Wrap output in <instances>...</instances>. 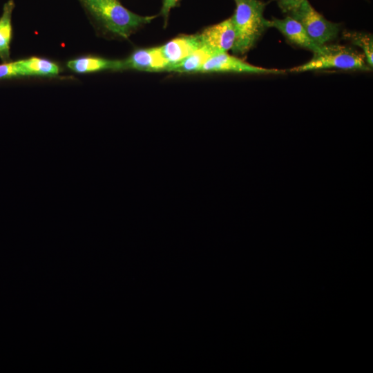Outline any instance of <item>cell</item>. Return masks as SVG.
<instances>
[{
    "mask_svg": "<svg viewBox=\"0 0 373 373\" xmlns=\"http://www.w3.org/2000/svg\"><path fill=\"white\" fill-rule=\"evenodd\" d=\"M236 9L231 17L236 33L231 48L235 55L247 53L270 28L269 20L264 17L265 3L260 0H233Z\"/></svg>",
    "mask_w": 373,
    "mask_h": 373,
    "instance_id": "6da1fadb",
    "label": "cell"
},
{
    "mask_svg": "<svg viewBox=\"0 0 373 373\" xmlns=\"http://www.w3.org/2000/svg\"><path fill=\"white\" fill-rule=\"evenodd\" d=\"M88 10L108 32L128 37L156 16H142L124 7L117 0H83Z\"/></svg>",
    "mask_w": 373,
    "mask_h": 373,
    "instance_id": "7a4b0ae2",
    "label": "cell"
},
{
    "mask_svg": "<svg viewBox=\"0 0 373 373\" xmlns=\"http://www.w3.org/2000/svg\"><path fill=\"white\" fill-rule=\"evenodd\" d=\"M329 68L365 71L372 69L363 54L353 48L333 44L321 46L309 61L293 67L288 71L301 73Z\"/></svg>",
    "mask_w": 373,
    "mask_h": 373,
    "instance_id": "3957f363",
    "label": "cell"
},
{
    "mask_svg": "<svg viewBox=\"0 0 373 373\" xmlns=\"http://www.w3.org/2000/svg\"><path fill=\"white\" fill-rule=\"evenodd\" d=\"M289 15L299 21L309 37L320 46L335 39L339 33L340 25L326 19L307 0Z\"/></svg>",
    "mask_w": 373,
    "mask_h": 373,
    "instance_id": "277c9868",
    "label": "cell"
},
{
    "mask_svg": "<svg viewBox=\"0 0 373 373\" xmlns=\"http://www.w3.org/2000/svg\"><path fill=\"white\" fill-rule=\"evenodd\" d=\"M287 71L277 68H267L251 65L227 52L219 53L209 58L200 73H237L249 74H282Z\"/></svg>",
    "mask_w": 373,
    "mask_h": 373,
    "instance_id": "5b68a950",
    "label": "cell"
},
{
    "mask_svg": "<svg viewBox=\"0 0 373 373\" xmlns=\"http://www.w3.org/2000/svg\"><path fill=\"white\" fill-rule=\"evenodd\" d=\"M203 46L216 54L231 50L236 33L231 17L204 28L198 34Z\"/></svg>",
    "mask_w": 373,
    "mask_h": 373,
    "instance_id": "8992f818",
    "label": "cell"
},
{
    "mask_svg": "<svg viewBox=\"0 0 373 373\" xmlns=\"http://www.w3.org/2000/svg\"><path fill=\"white\" fill-rule=\"evenodd\" d=\"M123 61L124 70L160 72L166 71L169 66L160 46L137 49Z\"/></svg>",
    "mask_w": 373,
    "mask_h": 373,
    "instance_id": "52a82bcc",
    "label": "cell"
},
{
    "mask_svg": "<svg viewBox=\"0 0 373 373\" xmlns=\"http://www.w3.org/2000/svg\"><path fill=\"white\" fill-rule=\"evenodd\" d=\"M269 26L276 28L289 42L301 48L313 52L320 48V46L309 37L301 23L289 15L284 19L274 18L269 20Z\"/></svg>",
    "mask_w": 373,
    "mask_h": 373,
    "instance_id": "ba28073f",
    "label": "cell"
},
{
    "mask_svg": "<svg viewBox=\"0 0 373 373\" xmlns=\"http://www.w3.org/2000/svg\"><path fill=\"white\" fill-rule=\"evenodd\" d=\"M202 46L199 35L197 34L178 36L160 47L169 68L180 62Z\"/></svg>",
    "mask_w": 373,
    "mask_h": 373,
    "instance_id": "9c48e42d",
    "label": "cell"
},
{
    "mask_svg": "<svg viewBox=\"0 0 373 373\" xmlns=\"http://www.w3.org/2000/svg\"><path fill=\"white\" fill-rule=\"evenodd\" d=\"M67 66L71 70L77 73L103 70H124L123 60H111L93 57H81L70 60L67 63Z\"/></svg>",
    "mask_w": 373,
    "mask_h": 373,
    "instance_id": "30bf717a",
    "label": "cell"
},
{
    "mask_svg": "<svg viewBox=\"0 0 373 373\" xmlns=\"http://www.w3.org/2000/svg\"><path fill=\"white\" fill-rule=\"evenodd\" d=\"M216 55L210 48L202 46L180 62L169 67L166 71L180 73H198L213 55Z\"/></svg>",
    "mask_w": 373,
    "mask_h": 373,
    "instance_id": "8fae6325",
    "label": "cell"
},
{
    "mask_svg": "<svg viewBox=\"0 0 373 373\" xmlns=\"http://www.w3.org/2000/svg\"><path fill=\"white\" fill-rule=\"evenodd\" d=\"M13 8L12 0L6 2L0 17V57L3 61H7L10 57V43L12 37L11 18Z\"/></svg>",
    "mask_w": 373,
    "mask_h": 373,
    "instance_id": "7c38bea8",
    "label": "cell"
},
{
    "mask_svg": "<svg viewBox=\"0 0 373 373\" xmlns=\"http://www.w3.org/2000/svg\"><path fill=\"white\" fill-rule=\"evenodd\" d=\"M19 64L23 76H55L59 72V68L56 64L42 58L30 57L19 60Z\"/></svg>",
    "mask_w": 373,
    "mask_h": 373,
    "instance_id": "4fadbf2b",
    "label": "cell"
},
{
    "mask_svg": "<svg viewBox=\"0 0 373 373\" xmlns=\"http://www.w3.org/2000/svg\"><path fill=\"white\" fill-rule=\"evenodd\" d=\"M343 37L352 44L361 48L367 64L372 68L373 66V37L371 34L344 31Z\"/></svg>",
    "mask_w": 373,
    "mask_h": 373,
    "instance_id": "5bb4252c",
    "label": "cell"
},
{
    "mask_svg": "<svg viewBox=\"0 0 373 373\" xmlns=\"http://www.w3.org/2000/svg\"><path fill=\"white\" fill-rule=\"evenodd\" d=\"M23 76L19 61L0 65V79Z\"/></svg>",
    "mask_w": 373,
    "mask_h": 373,
    "instance_id": "9a60e30c",
    "label": "cell"
},
{
    "mask_svg": "<svg viewBox=\"0 0 373 373\" xmlns=\"http://www.w3.org/2000/svg\"><path fill=\"white\" fill-rule=\"evenodd\" d=\"M305 0H276L281 11L288 15L297 10Z\"/></svg>",
    "mask_w": 373,
    "mask_h": 373,
    "instance_id": "2e32d148",
    "label": "cell"
},
{
    "mask_svg": "<svg viewBox=\"0 0 373 373\" xmlns=\"http://www.w3.org/2000/svg\"><path fill=\"white\" fill-rule=\"evenodd\" d=\"M180 0H162L160 15L163 17L165 25L166 24L171 10L175 8Z\"/></svg>",
    "mask_w": 373,
    "mask_h": 373,
    "instance_id": "e0dca14e",
    "label": "cell"
}]
</instances>
